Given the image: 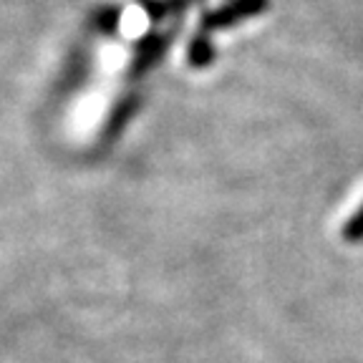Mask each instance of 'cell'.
<instances>
[{"label":"cell","mask_w":363,"mask_h":363,"mask_svg":"<svg viewBox=\"0 0 363 363\" xmlns=\"http://www.w3.org/2000/svg\"><path fill=\"white\" fill-rule=\"evenodd\" d=\"M189 58L194 66H207L212 61V45L207 38H194L192 48H189Z\"/></svg>","instance_id":"3957f363"},{"label":"cell","mask_w":363,"mask_h":363,"mask_svg":"<svg viewBox=\"0 0 363 363\" xmlns=\"http://www.w3.org/2000/svg\"><path fill=\"white\" fill-rule=\"evenodd\" d=\"M262 11H267V0H233L225 8L210 13L204 18L207 28H230L235 23H242L252 16H260Z\"/></svg>","instance_id":"6da1fadb"},{"label":"cell","mask_w":363,"mask_h":363,"mask_svg":"<svg viewBox=\"0 0 363 363\" xmlns=\"http://www.w3.org/2000/svg\"><path fill=\"white\" fill-rule=\"evenodd\" d=\"M340 238L351 245L363 242V202H361V207L346 220V225H343V230H340Z\"/></svg>","instance_id":"7a4b0ae2"}]
</instances>
